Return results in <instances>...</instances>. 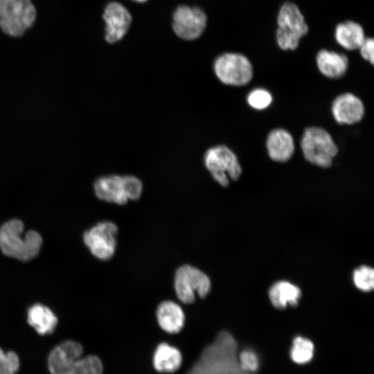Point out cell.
<instances>
[{
  "instance_id": "6da1fadb",
  "label": "cell",
  "mask_w": 374,
  "mask_h": 374,
  "mask_svg": "<svg viewBox=\"0 0 374 374\" xmlns=\"http://www.w3.org/2000/svg\"><path fill=\"white\" fill-rule=\"evenodd\" d=\"M238 344L228 332H220L202 354L188 374H251L244 371L238 360Z\"/></svg>"
},
{
  "instance_id": "7a4b0ae2",
  "label": "cell",
  "mask_w": 374,
  "mask_h": 374,
  "mask_svg": "<svg viewBox=\"0 0 374 374\" xmlns=\"http://www.w3.org/2000/svg\"><path fill=\"white\" fill-rule=\"evenodd\" d=\"M83 348L80 344L71 340L55 347L48 359L51 374H102L103 364L95 355L82 357Z\"/></svg>"
},
{
  "instance_id": "3957f363",
  "label": "cell",
  "mask_w": 374,
  "mask_h": 374,
  "mask_svg": "<svg viewBox=\"0 0 374 374\" xmlns=\"http://www.w3.org/2000/svg\"><path fill=\"white\" fill-rule=\"evenodd\" d=\"M24 225L17 218L10 219L0 226V249L6 256L27 261L39 253L42 238L35 230H28L23 235Z\"/></svg>"
},
{
  "instance_id": "277c9868",
  "label": "cell",
  "mask_w": 374,
  "mask_h": 374,
  "mask_svg": "<svg viewBox=\"0 0 374 374\" xmlns=\"http://www.w3.org/2000/svg\"><path fill=\"white\" fill-rule=\"evenodd\" d=\"M276 43L284 51L295 50L300 40L308 33V26L295 3L285 2L277 15Z\"/></svg>"
},
{
  "instance_id": "5b68a950",
  "label": "cell",
  "mask_w": 374,
  "mask_h": 374,
  "mask_svg": "<svg viewBox=\"0 0 374 374\" xmlns=\"http://www.w3.org/2000/svg\"><path fill=\"white\" fill-rule=\"evenodd\" d=\"M35 19L36 9L31 0H0V28L5 34L20 37Z\"/></svg>"
},
{
  "instance_id": "8992f818",
  "label": "cell",
  "mask_w": 374,
  "mask_h": 374,
  "mask_svg": "<svg viewBox=\"0 0 374 374\" xmlns=\"http://www.w3.org/2000/svg\"><path fill=\"white\" fill-rule=\"evenodd\" d=\"M301 148L308 161L321 168L330 167L339 150L331 135L324 129L317 127L305 130Z\"/></svg>"
},
{
  "instance_id": "52a82bcc",
  "label": "cell",
  "mask_w": 374,
  "mask_h": 374,
  "mask_svg": "<svg viewBox=\"0 0 374 374\" xmlns=\"http://www.w3.org/2000/svg\"><path fill=\"white\" fill-rule=\"evenodd\" d=\"M204 163L213 179L224 187L229 185V179H239L242 173L236 155L223 145L209 148L204 154Z\"/></svg>"
},
{
  "instance_id": "ba28073f",
  "label": "cell",
  "mask_w": 374,
  "mask_h": 374,
  "mask_svg": "<svg viewBox=\"0 0 374 374\" xmlns=\"http://www.w3.org/2000/svg\"><path fill=\"white\" fill-rule=\"evenodd\" d=\"M213 69L222 83L231 86L246 85L253 77L251 62L244 55L237 53H226L218 56Z\"/></svg>"
},
{
  "instance_id": "9c48e42d",
  "label": "cell",
  "mask_w": 374,
  "mask_h": 374,
  "mask_svg": "<svg viewBox=\"0 0 374 374\" xmlns=\"http://www.w3.org/2000/svg\"><path fill=\"white\" fill-rule=\"evenodd\" d=\"M175 290L178 299L184 303H192L196 294L206 296L211 290V280L201 270L185 265L179 267L175 275Z\"/></svg>"
},
{
  "instance_id": "30bf717a",
  "label": "cell",
  "mask_w": 374,
  "mask_h": 374,
  "mask_svg": "<svg viewBox=\"0 0 374 374\" xmlns=\"http://www.w3.org/2000/svg\"><path fill=\"white\" fill-rule=\"evenodd\" d=\"M117 226L109 221L100 222L83 233V240L91 253L98 259L106 260L115 252Z\"/></svg>"
},
{
  "instance_id": "8fae6325",
  "label": "cell",
  "mask_w": 374,
  "mask_h": 374,
  "mask_svg": "<svg viewBox=\"0 0 374 374\" xmlns=\"http://www.w3.org/2000/svg\"><path fill=\"white\" fill-rule=\"evenodd\" d=\"M206 16L199 8L179 6L174 12L172 28L175 34L186 40L198 38L204 30Z\"/></svg>"
},
{
  "instance_id": "7c38bea8",
  "label": "cell",
  "mask_w": 374,
  "mask_h": 374,
  "mask_svg": "<svg viewBox=\"0 0 374 374\" xmlns=\"http://www.w3.org/2000/svg\"><path fill=\"white\" fill-rule=\"evenodd\" d=\"M103 19L106 24L105 39L109 43L121 39L128 30L132 21L128 10L117 2H112L107 6Z\"/></svg>"
},
{
  "instance_id": "4fadbf2b",
  "label": "cell",
  "mask_w": 374,
  "mask_h": 374,
  "mask_svg": "<svg viewBox=\"0 0 374 374\" xmlns=\"http://www.w3.org/2000/svg\"><path fill=\"white\" fill-rule=\"evenodd\" d=\"M332 114L338 123L353 125L362 119L364 106L357 96L350 93H345L334 100Z\"/></svg>"
},
{
  "instance_id": "5bb4252c",
  "label": "cell",
  "mask_w": 374,
  "mask_h": 374,
  "mask_svg": "<svg viewBox=\"0 0 374 374\" xmlns=\"http://www.w3.org/2000/svg\"><path fill=\"white\" fill-rule=\"evenodd\" d=\"M96 197L107 202L123 205L128 199L125 195L123 177L109 175L98 177L93 182Z\"/></svg>"
},
{
  "instance_id": "9a60e30c",
  "label": "cell",
  "mask_w": 374,
  "mask_h": 374,
  "mask_svg": "<svg viewBox=\"0 0 374 374\" xmlns=\"http://www.w3.org/2000/svg\"><path fill=\"white\" fill-rule=\"evenodd\" d=\"M269 157L274 161L286 162L294 152L292 136L284 129H275L268 134L266 141Z\"/></svg>"
},
{
  "instance_id": "2e32d148",
  "label": "cell",
  "mask_w": 374,
  "mask_h": 374,
  "mask_svg": "<svg viewBox=\"0 0 374 374\" xmlns=\"http://www.w3.org/2000/svg\"><path fill=\"white\" fill-rule=\"evenodd\" d=\"M316 62L319 71L330 78H341L348 66V60L344 54L327 49L318 52Z\"/></svg>"
},
{
  "instance_id": "e0dca14e",
  "label": "cell",
  "mask_w": 374,
  "mask_h": 374,
  "mask_svg": "<svg viewBox=\"0 0 374 374\" xmlns=\"http://www.w3.org/2000/svg\"><path fill=\"white\" fill-rule=\"evenodd\" d=\"M157 317L160 327L168 333L179 332L185 322L181 308L171 301H166L159 305Z\"/></svg>"
},
{
  "instance_id": "ac0fdd59",
  "label": "cell",
  "mask_w": 374,
  "mask_h": 374,
  "mask_svg": "<svg viewBox=\"0 0 374 374\" xmlns=\"http://www.w3.org/2000/svg\"><path fill=\"white\" fill-rule=\"evenodd\" d=\"M27 321L41 335L52 333L58 322L54 312L46 305L35 303L27 312Z\"/></svg>"
},
{
  "instance_id": "d6986e66",
  "label": "cell",
  "mask_w": 374,
  "mask_h": 374,
  "mask_svg": "<svg viewBox=\"0 0 374 374\" xmlns=\"http://www.w3.org/2000/svg\"><path fill=\"white\" fill-rule=\"evenodd\" d=\"M336 42L348 51L358 49L365 39L363 27L357 22L346 21L337 25L335 29Z\"/></svg>"
},
{
  "instance_id": "ffe728a7",
  "label": "cell",
  "mask_w": 374,
  "mask_h": 374,
  "mask_svg": "<svg viewBox=\"0 0 374 374\" xmlns=\"http://www.w3.org/2000/svg\"><path fill=\"white\" fill-rule=\"evenodd\" d=\"M180 351L166 344H160L155 350L153 364L155 369L162 373H171L177 371L181 364Z\"/></svg>"
},
{
  "instance_id": "44dd1931",
  "label": "cell",
  "mask_w": 374,
  "mask_h": 374,
  "mask_svg": "<svg viewBox=\"0 0 374 374\" xmlns=\"http://www.w3.org/2000/svg\"><path fill=\"white\" fill-rule=\"evenodd\" d=\"M269 296L274 307L284 308L287 305H296L298 303L301 291L298 287L291 283L279 281L271 287Z\"/></svg>"
},
{
  "instance_id": "7402d4cb",
  "label": "cell",
  "mask_w": 374,
  "mask_h": 374,
  "mask_svg": "<svg viewBox=\"0 0 374 374\" xmlns=\"http://www.w3.org/2000/svg\"><path fill=\"white\" fill-rule=\"evenodd\" d=\"M314 354V344L308 339L296 337L292 342L290 356L295 363L303 364L310 362Z\"/></svg>"
},
{
  "instance_id": "603a6c76",
  "label": "cell",
  "mask_w": 374,
  "mask_h": 374,
  "mask_svg": "<svg viewBox=\"0 0 374 374\" xmlns=\"http://www.w3.org/2000/svg\"><path fill=\"white\" fill-rule=\"evenodd\" d=\"M353 280L356 287L364 292L373 290L374 287V271L366 265L357 268L353 273Z\"/></svg>"
},
{
  "instance_id": "cb8c5ba5",
  "label": "cell",
  "mask_w": 374,
  "mask_h": 374,
  "mask_svg": "<svg viewBox=\"0 0 374 374\" xmlns=\"http://www.w3.org/2000/svg\"><path fill=\"white\" fill-rule=\"evenodd\" d=\"M272 96L266 89L257 88L251 91L247 96L248 104L253 109L262 110L271 104Z\"/></svg>"
},
{
  "instance_id": "d4e9b609",
  "label": "cell",
  "mask_w": 374,
  "mask_h": 374,
  "mask_svg": "<svg viewBox=\"0 0 374 374\" xmlns=\"http://www.w3.org/2000/svg\"><path fill=\"white\" fill-rule=\"evenodd\" d=\"M19 368V359L12 351L5 353L0 348V374H15Z\"/></svg>"
},
{
  "instance_id": "484cf974",
  "label": "cell",
  "mask_w": 374,
  "mask_h": 374,
  "mask_svg": "<svg viewBox=\"0 0 374 374\" xmlns=\"http://www.w3.org/2000/svg\"><path fill=\"white\" fill-rule=\"evenodd\" d=\"M123 181L127 199L131 200L139 199L143 190L141 181L135 176L126 175L123 177Z\"/></svg>"
},
{
  "instance_id": "4316f807",
  "label": "cell",
  "mask_w": 374,
  "mask_h": 374,
  "mask_svg": "<svg viewBox=\"0 0 374 374\" xmlns=\"http://www.w3.org/2000/svg\"><path fill=\"white\" fill-rule=\"evenodd\" d=\"M240 368L245 372L251 373L258 370L259 359L257 354L251 350H244L238 355Z\"/></svg>"
},
{
  "instance_id": "83f0119b",
  "label": "cell",
  "mask_w": 374,
  "mask_h": 374,
  "mask_svg": "<svg viewBox=\"0 0 374 374\" xmlns=\"http://www.w3.org/2000/svg\"><path fill=\"white\" fill-rule=\"evenodd\" d=\"M360 55L371 64L374 63V40L372 37H366L359 48Z\"/></svg>"
},
{
  "instance_id": "f1b7e54d",
  "label": "cell",
  "mask_w": 374,
  "mask_h": 374,
  "mask_svg": "<svg viewBox=\"0 0 374 374\" xmlns=\"http://www.w3.org/2000/svg\"><path fill=\"white\" fill-rule=\"evenodd\" d=\"M134 1H139V2H143V1H146V0H134Z\"/></svg>"
}]
</instances>
